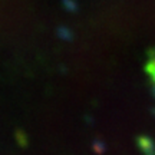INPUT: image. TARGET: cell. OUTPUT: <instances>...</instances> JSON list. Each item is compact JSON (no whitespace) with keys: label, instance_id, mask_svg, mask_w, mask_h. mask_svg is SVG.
Wrapping results in <instances>:
<instances>
[{"label":"cell","instance_id":"obj_1","mask_svg":"<svg viewBox=\"0 0 155 155\" xmlns=\"http://www.w3.org/2000/svg\"><path fill=\"white\" fill-rule=\"evenodd\" d=\"M139 147L142 148L145 155H155V144L147 137L139 138Z\"/></svg>","mask_w":155,"mask_h":155}]
</instances>
